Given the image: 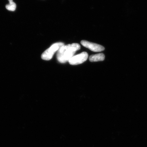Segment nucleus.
<instances>
[{
    "mask_svg": "<svg viewBox=\"0 0 147 147\" xmlns=\"http://www.w3.org/2000/svg\"><path fill=\"white\" fill-rule=\"evenodd\" d=\"M80 49V46L78 43H73L64 45L58 51L57 58L61 63H65L69 61L77 51Z\"/></svg>",
    "mask_w": 147,
    "mask_h": 147,
    "instance_id": "nucleus-1",
    "label": "nucleus"
},
{
    "mask_svg": "<svg viewBox=\"0 0 147 147\" xmlns=\"http://www.w3.org/2000/svg\"><path fill=\"white\" fill-rule=\"evenodd\" d=\"M64 45V43L62 42H58L53 44L50 47L44 51L42 54V59L45 60H50L53 58L55 53Z\"/></svg>",
    "mask_w": 147,
    "mask_h": 147,
    "instance_id": "nucleus-2",
    "label": "nucleus"
},
{
    "mask_svg": "<svg viewBox=\"0 0 147 147\" xmlns=\"http://www.w3.org/2000/svg\"><path fill=\"white\" fill-rule=\"evenodd\" d=\"M88 55L86 52H83L80 54L73 56L69 62L70 64L72 65H77L84 63L87 60Z\"/></svg>",
    "mask_w": 147,
    "mask_h": 147,
    "instance_id": "nucleus-3",
    "label": "nucleus"
},
{
    "mask_svg": "<svg viewBox=\"0 0 147 147\" xmlns=\"http://www.w3.org/2000/svg\"><path fill=\"white\" fill-rule=\"evenodd\" d=\"M81 43L84 47L87 48L94 52H100L105 50V48L103 46L86 40H82L81 42Z\"/></svg>",
    "mask_w": 147,
    "mask_h": 147,
    "instance_id": "nucleus-4",
    "label": "nucleus"
},
{
    "mask_svg": "<svg viewBox=\"0 0 147 147\" xmlns=\"http://www.w3.org/2000/svg\"><path fill=\"white\" fill-rule=\"evenodd\" d=\"M105 58V56L102 53L92 55L90 56L89 60L92 62L103 61Z\"/></svg>",
    "mask_w": 147,
    "mask_h": 147,
    "instance_id": "nucleus-5",
    "label": "nucleus"
},
{
    "mask_svg": "<svg viewBox=\"0 0 147 147\" xmlns=\"http://www.w3.org/2000/svg\"><path fill=\"white\" fill-rule=\"evenodd\" d=\"M9 4L7 5L5 8L8 10L14 11L16 10V3L13 1V0H8Z\"/></svg>",
    "mask_w": 147,
    "mask_h": 147,
    "instance_id": "nucleus-6",
    "label": "nucleus"
}]
</instances>
